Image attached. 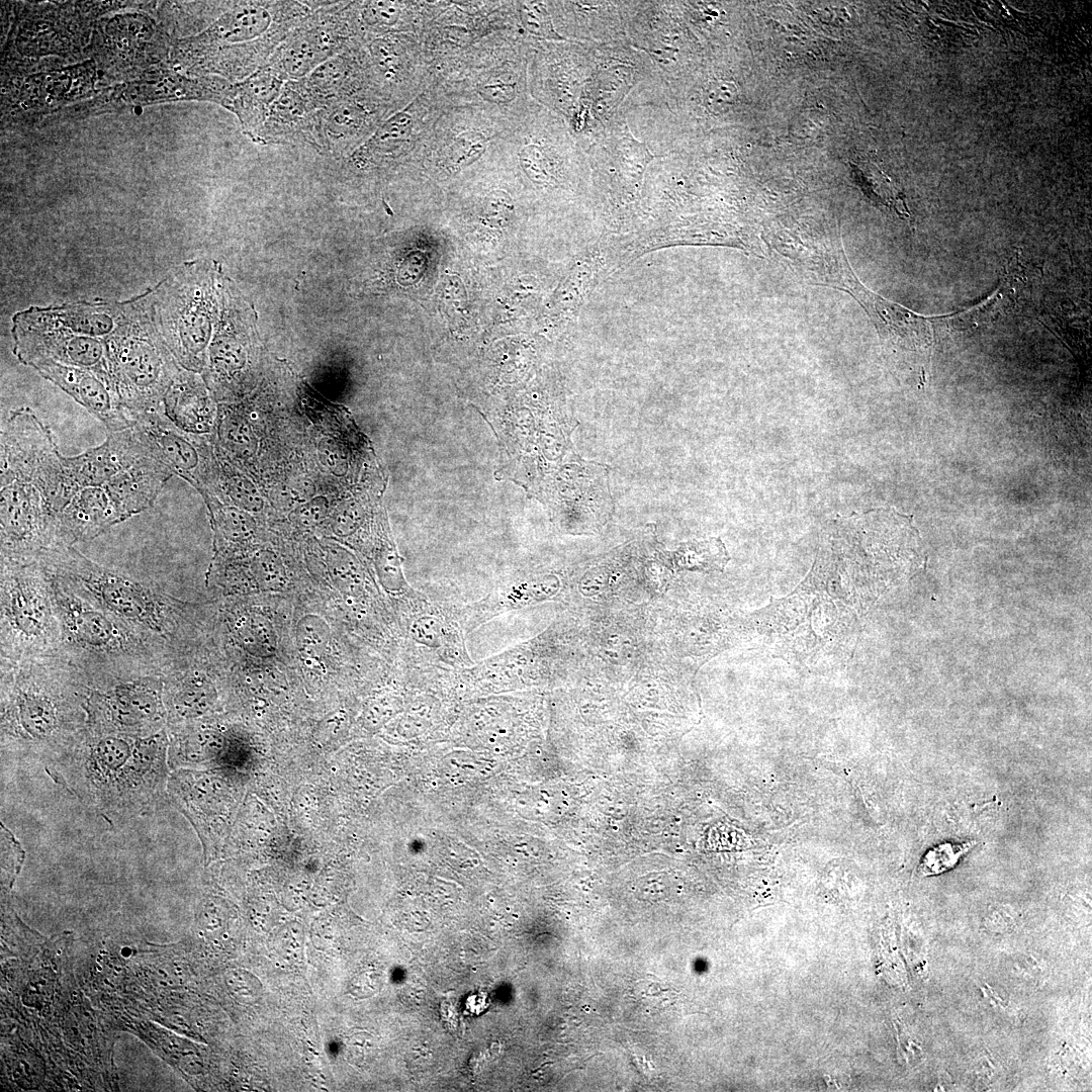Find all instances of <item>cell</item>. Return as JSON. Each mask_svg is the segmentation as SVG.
Here are the masks:
<instances>
[{
    "instance_id": "5",
    "label": "cell",
    "mask_w": 1092,
    "mask_h": 1092,
    "mask_svg": "<svg viewBox=\"0 0 1092 1092\" xmlns=\"http://www.w3.org/2000/svg\"><path fill=\"white\" fill-rule=\"evenodd\" d=\"M776 250L811 283L849 293L862 306L886 342L910 351L926 350L931 346L932 318L867 288L853 273L840 243L781 241Z\"/></svg>"
},
{
    "instance_id": "2",
    "label": "cell",
    "mask_w": 1092,
    "mask_h": 1092,
    "mask_svg": "<svg viewBox=\"0 0 1092 1092\" xmlns=\"http://www.w3.org/2000/svg\"><path fill=\"white\" fill-rule=\"evenodd\" d=\"M88 692L62 657L0 658L2 753L56 760L87 729Z\"/></svg>"
},
{
    "instance_id": "19",
    "label": "cell",
    "mask_w": 1092,
    "mask_h": 1092,
    "mask_svg": "<svg viewBox=\"0 0 1092 1092\" xmlns=\"http://www.w3.org/2000/svg\"><path fill=\"white\" fill-rule=\"evenodd\" d=\"M175 377L163 401L166 416L189 433H207L214 424L213 410L202 390Z\"/></svg>"
},
{
    "instance_id": "11",
    "label": "cell",
    "mask_w": 1092,
    "mask_h": 1092,
    "mask_svg": "<svg viewBox=\"0 0 1092 1092\" xmlns=\"http://www.w3.org/2000/svg\"><path fill=\"white\" fill-rule=\"evenodd\" d=\"M11 333L13 352L23 364L29 366L35 361L47 360L90 370L115 392L109 358L110 338L74 333L52 318L44 307L36 306L13 316Z\"/></svg>"
},
{
    "instance_id": "29",
    "label": "cell",
    "mask_w": 1092,
    "mask_h": 1092,
    "mask_svg": "<svg viewBox=\"0 0 1092 1092\" xmlns=\"http://www.w3.org/2000/svg\"><path fill=\"white\" fill-rule=\"evenodd\" d=\"M253 568L259 582L265 587H281L285 583L284 567L273 552H260L254 559Z\"/></svg>"
},
{
    "instance_id": "37",
    "label": "cell",
    "mask_w": 1092,
    "mask_h": 1092,
    "mask_svg": "<svg viewBox=\"0 0 1092 1092\" xmlns=\"http://www.w3.org/2000/svg\"><path fill=\"white\" fill-rule=\"evenodd\" d=\"M522 17L525 26L532 33L545 36L555 34L546 11L538 5H524Z\"/></svg>"
},
{
    "instance_id": "12",
    "label": "cell",
    "mask_w": 1092,
    "mask_h": 1092,
    "mask_svg": "<svg viewBox=\"0 0 1092 1092\" xmlns=\"http://www.w3.org/2000/svg\"><path fill=\"white\" fill-rule=\"evenodd\" d=\"M344 11L342 4H323L288 33L266 65L284 81L305 78L343 47Z\"/></svg>"
},
{
    "instance_id": "17",
    "label": "cell",
    "mask_w": 1092,
    "mask_h": 1092,
    "mask_svg": "<svg viewBox=\"0 0 1092 1092\" xmlns=\"http://www.w3.org/2000/svg\"><path fill=\"white\" fill-rule=\"evenodd\" d=\"M173 472L155 455L119 471L103 486L125 520L152 508Z\"/></svg>"
},
{
    "instance_id": "28",
    "label": "cell",
    "mask_w": 1092,
    "mask_h": 1092,
    "mask_svg": "<svg viewBox=\"0 0 1092 1092\" xmlns=\"http://www.w3.org/2000/svg\"><path fill=\"white\" fill-rule=\"evenodd\" d=\"M410 634L418 644L432 649L442 647L445 641L443 622L432 615H423L415 619L411 624Z\"/></svg>"
},
{
    "instance_id": "8",
    "label": "cell",
    "mask_w": 1092,
    "mask_h": 1092,
    "mask_svg": "<svg viewBox=\"0 0 1092 1092\" xmlns=\"http://www.w3.org/2000/svg\"><path fill=\"white\" fill-rule=\"evenodd\" d=\"M191 280L190 271H181L147 293L154 324L172 357L198 369L210 336L212 297L207 277Z\"/></svg>"
},
{
    "instance_id": "38",
    "label": "cell",
    "mask_w": 1092,
    "mask_h": 1092,
    "mask_svg": "<svg viewBox=\"0 0 1092 1092\" xmlns=\"http://www.w3.org/2000/svg\"><path fill=\"white\" fill-rule=\"evenodd\" d=\"M520 157L523 167L529 173V175L533 173L534 175H538L542 178L547 175L546 157L544 156L540 148L536 146H528L523 149Z\"/></svg>"
},
{
    "instance_id": "20",
    "label": "cell",
    "mask_w": 1092,
    "mask_h": 1092,
    "mask_svg": "<svg viewBox=\"0 0 1092 1092\" xmlns=\"http://www.w3.org/2000/svg\"><path fill=\"white\" fill-rule=\"evenodd\" d=\"M656 560L672 570L722 571L730 557L719 538L679 543L674 550H659Z\"/></svg>"
},
{
    "instance_id": "18",
    "label": "cell",
    "mask_w": 1092,
    "mask_h": 1092,
    "mask_svg": "<svg viewBox=\"0 0 1092 1092\" xmlns=\"http://www.w3.org/2000/svg\"><path fill=\"white\" fill-rule=\"evenodd\" d=\"M283 85L284 80L267 65L233 85L224 106L237 114L250 139L265 122Z\"/></svg>"
},
{
    "instance_id": "16",
    "label": "cell",
    "mask_w": 1092,
    "mask_h": 1092,
    "mask_svg": "<svg viewBox=\"0 0 1092 1092\" xmlns=\"http://www.w3.org/2000/svg\"><path fill=\"white\" fill-rule=\"evenodd\" d=\"M315 111L301 81H286L265 122L251 140L264 145L308 143Z\"/></svg>"
},
{
    "instance_id": "25",
    "label": "cell",
    "mask_w": 1092,
    "mask_h": 1092,
    "mask_svg": "<svg viewBox=\"0 0 1092 1092\" xmlns=\"http://www.w3.org/2000/svg\"><path fill=\"white\" fill-rule=\"evenodd\" d=\"M218 486L234 506L250 512H258L263 507V499L257 488L244 476L222 467L218 472Z\"/></svg>"
},
{
    "instance_id": "22",
    "label": "cell",
    "mask_w": 1092,
    "mask_h": 1092,
    "mask_svg": "<svg viewBox=\"0 0 1092 1092\" xmlns=\"http://www.w3.org/2000/svg\"><path fill=\"white\" fill-rule=\"evenodd\" d=\"M217 439L224 449L247 455L255 449L256 439L247 421L233 413H221L216 420Z\"/></svg>"
},
{
    "instance_id": "26",
    "label": "cell",
    "mask_w": 1092,
    "mask_h": 1092,
    "mask_svg": "<svg viewBox=\"0 0 1092 1092\" xmlns=\"http://www.w3.org/2000/svg\"><path fill=\"white\" fill-rule=\"evenodd\" d=\"M974 844L975 841L940 843L925 853L920 871L924 875H932L951 869Z\"/></svg>"
},
{
    "instance_id": "34",
    "label": "cell",
    "mask_w": 1092,
    "mask_h": 1092,
    "mask_svg": "<svg viewBox=\"0 0 1092 1092\" xmlns=\"http://www.w3.org/2000/svg\"><path fill=\"white\" fill-rule=\"evenodd\" d=\"M328 510L327 498L316 496L295 508L291 517L301 526H312L326 518Z\"/></svg>"
},
{
    "instance_id": "4",
    "label": "cell",
    "mask_w": 1092,
    "mask_h": 1092,
    "mask_svg": "<svg viewBox=\"0 0 1092 1092\" xmlns=\"http://www.w3.org/2000/svg\"><path fill=\"white\" fill-rule=\"evenodd\" d=\"M78 592L150 641L178 655L188 605L158 584L101 565L74 546H59L39 560Z\"/></svg>"
},
{
    "instance_id": "13",
    "label": "cell",
    "mask_w": 1092,
    "mask_h": 1092,
    "mask_svg": "<svg viewBox=\"0 0 1092 1092\" xmlns=\"http://www.w3.org/2000/svg\"><path fill=\"white\" fill-rule=\"evenodd\" d=\"M29 366L83 405L105 425L108 432L131 427L132 421L115 392L94 372L47 360L35 361Z\"/></svg>"
},
{
    "instance_id": "9",
    "label": "cell",
    "mask_w": 1092,
    "mask_h": 1092,
    "mask_svg": "<svg viewBox=\"0 0 1092 1092\" xmlns=\"http://www.w3.org/2000/svg\"><path fill=\"white\" fill-rule=\"evenodd\" d=\"M63 546L59 519L32 479V472L0 477V562L30 563Z\"/></svg>"
},
{
    "instance_id": "21",
    "label": "cell",
    "mask_w": 1092,
    "mask_h": 1092,
    "mask_svg": "<svg viewBox=\"0 0 1092 1092\" xmlns=\"http://www.w3.org/2000/svg\"><path fill=\"white\" fill-rule=\"evenodd\" d=\"M559 588V581L552 576L537 581L525 582L503 590L493 599V611L502 613L542 602L553 597Z\"/></svg>"
},
{
    "instance_id": "27",
    "label": "cell",
    "mask_w": 1092,
    "mask_h": 1092,
    "mask_svg": "<svg viewBox=\"0 0 1092 1092\" xmlns=\"http://www.w3.org/2000/svg\"><path fill=\"white\" fill-rule=\"evenodd\" d=\"M295 636L303 653L316 657L326 647L330 632L327 623L322 618L307 615L298 622Z\"/></svg>"
},
{
    "instance_id": "15",
    "label": "cell",
    "mask_w": 1092,
    "mask_h": 1092,
    "mask_svg": "<svg viewBox=\"0 0 1092 1092\" xmlns=\"http://www.w3.org/2000/svg\"><path fill=\"white\" fill-rule=\"evenodd\" d=\"M58 519L60 539L64 546L95 539L126 521L104 486L79 488Z\"/></svg>"
},
{
    "instance_id": "33",
    "label": "cell",
    "mask_w": 1092,
    "mask_h": 1092,
    "mask_svg": "<svg viewBox=\"0 0 1092 1092\" xmlns=\"http://www.w3.org/2000/svg\"><path fill=\"white\" fill-rule=\"evenodd\" d=\"M619 157L623 163L627 165L631 172H637L641 174L644 167L648 162L653 159V156L646 149L644 144H640L637 141L626 139L622 143L619 149Z\"/></svg>"
},
{
    "instance_id": "36",
    "label": "cell",
    "mask_w": 1092,
    "mask_h": 1092,
    "mask_svg": "<svg viewBox=\"0 0 1092 1092\" xmlns=\"http://www.w3.org/2000/svg\"><path fill=\"white\" fill-rule=\"evenodd\" d=\"M360 519L358 508L353 503H345L336 511L332 529L339 536L349 535L358 527Z\"/></svg>"
},
{
    "instance_id": "31",
    "label": "cell",
    "mask_w": 1092,
    "mask_h": 1092,
    "mask_svg": "<svg viewBox=\"0 0 1092 1092\" xmlns=\"http://www.w3.org/2000/svg\"><path fill=\"white\" fill-rule=\"evenodd\" d=\"M738 98V89L730 81L711 82L705 90V102L710 110L721 113L734 105Z\"/></svg>"
},
{
    "instance_id": "10",
    "label": "cell",
    "mask_w": 1092,
    "mask_h": 1092,
    "mask_svg": "<svg viewBox=\"0 0 1092 1092\" xmlns=\"http://www.w3.org/2000/svg\"><path fill=\"white\" fill-rule=\"evenodd\" d=\"M86 711L93 733L147 736L166 729L161 672L89 687Z\"/></svg>"
},
{
    "instance_id": "32",
    "label": "cell",
    "mask_w": 1092,
    "mask_h": 1092,
    "mask_svg": "<svg viewBox=\"0 0 1092 1092\" xmlns=\"http://www.w3.org/2000/svg\"><path fill=\"white\" fill-rule=\"evenodd\" d=\"M485 138L478 132H465L451 146L449 159L456 165L470 163L483 152Z\"/></svg>"
},
{
    "instance_id": "6",
    "label": "cell",
    "mask_w": 1092,
    "mask_h": 1092,
    "mask_svg": "<svg viewBox=\"0 0 1092 1092\" xmlns=\"http://www.w3.org/2000/svg\"><path fill=\"white\" fill-rule=\"evenodd\" d=\"M0 565V658L60 657L62 629L48 568L40 561Z\"/></svg>"
},
{
    "instance_id": "30",
    "label": "cell",
    "mask_w": 1092,
    "mask_h": 1092,
    "mask_svg": "<svg viewBox=\"0 0 1092 1092\" xmlns=\"http://www.w3.org/2000/svg\"><path fill=\"white\" fill-rule=\"evenodd\" d=\"M376 565L381 583L387 592L400 594L406 590L407 583L402 575L397 556L392 550H383L377 557Z\"/></svg>"
},
{
    "instance_id": "23",
    "label": "cell",
    "mask_w": 1092,
    "mask_h": 1092,
    "mask_svg": "<svg viewBox=\"0 0 1092 1092\" xmlns=\"http://www.w3.org/2000/svg\"><path fill=\"white\" fill-rule=\"evenodd\" d=\"M236 630L240 643L249 652L259 656L274 652L276 639L267 619L258 615L243 618L237 623Z\"/></svg>"
},
{
    "instance_id": "1",
    "label": "cell",
    "mask_w": 1092,
    "mask_h": 1092,
    "mask_svg": "<svg viewBox=\"0 0 1092 1092\" xmlns=\"http://www.w3.org/2000/svg\"><path fill=\"white\" fill-rule=\"evenodd\" d=\"M169 736L98 734L81 738L48 772L109 822L149 815L167 793Z\"/></svg>"
},
{
    "instance_id": "35",
    "label": "cell",
    "mask_w": 1092,
    "mask_h": 1092,
    "mask_svg": "<svg viewBox=\"0 0 1092 1092\" xmlns=\"http://www.w3.org/2000/svg\"><path fill=\"white\" fill-rule=\"evenodd\" d=\"M321 462L335 475H343L347 469L346 456L341 447L332 439H323L318 444Z\"/></svg>"
},
{
    "instance_id": "24",
    "label": "cell",
    "mask_w": 1092,
    "mask_h": 1092,
    "mask_svg": "<svg viewBox=\"0 0 1092 1092\" xmlns=\"http://www.w3.org/2000/svg\"><path fill=\"white\" fill-rule=\"evenodd\" d=\"M210 508L215 530L221 540L238 542L247 539L252 533L254 521L247 511L216 502H213Z\"/></svg>"
},
{
    "instance_id": "14",
    "label": "cell",
    "mask_w": 1092,
    "mask_h": 1092,
    "mask_svg": "<svg viewBox=\"0 0 1092 1092\" xmlns=\"http://www.w3.org/2000/svg\"><path fill=\"white\" fill-rule=\"evenodd\" d=\"M167 726L204 715L215 705L218 690L210 672L199 666L181 667L172 659L161 671Z\"/></svg>"
},
{
    "instance_id": "7",
    "label": "cell",
    "mask_w": 1092,
    "mask_h": 1092,
    "mask_svg": "<svg viewBox=\"0 0 1092 1092\" xmlns=\"http://www.w3.org/2000/svg\"><path fill=\"white\" fill-rule=\"evenodd\" d=\"M131 300L126 323L109 340L113 386L127 415L164 408V397L177 376L154 324L147 291Z\"/></svg>"
},
{
    "instance_id": "3",
    "label": "cell",
    "mask_w": 1092,
    "mask_h": 1092,
    "mask_svg": "<svg viewBox=\"0 0 1092 1092\" xmlns=\"http://www.w3.org/2000/svg\"><path fill=\"white\" fill-rule=\"evenodd\" d=\"M44 566L50 572L61 622L60 657L78 669L89 687L161 672L176 657L110 615L62 575Z\"/></svg>"
}]
</instances>
